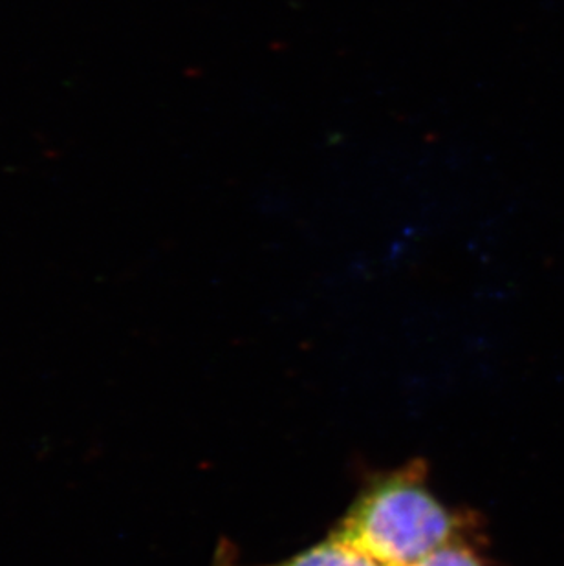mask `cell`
<instances>
[{
  "label": "cell",
  "instance_id": "1",
  "mask_svg": "<svg viewBox=\"0 0 564 566\" xmlns=\"http://www.w3.org/2000/svg\"><path fill=\"white\" fill-rule=\"evenodd\" d=\"M426 462L412 460L376 476L354 499L331 534L382 566H410L452 541L469 523L429 486Z\"/></svg>",
  "mask_w": 564,
  "mask_h": 566
},
{
  "label": "cell",
  "instance_id": "2",
  "mask_svg": "<svg viewBox=\"0 0 564 566\" xmlns=\"http://www.w3.org/2000/svg\"><path fill=\"white\" fill-rule=\"evenodd\" d=\"M217 566H382L373 557L359 551L351 543L340 539L331 534L326 539L281 559V562L267 563V565H246V563L228 562L226 556Z\"/></svg>",
  "mask_w": 564,
  "mask_h": 566
},
{
  "label": "cell",
  "instance_id": "3",
  "mask_svg": "<svg viewBox=\"0 0 564 566\" xmlns=\"http://www.w3.org/2000/svg\"><path fill=\"white\" fill-rule=\"evenodd\" d=\"M410 566H488L471 548L468 539L452 541Z\"/></svg>",
  "mask_w": 564,
  "mask_h": 566
}]
</instances>
